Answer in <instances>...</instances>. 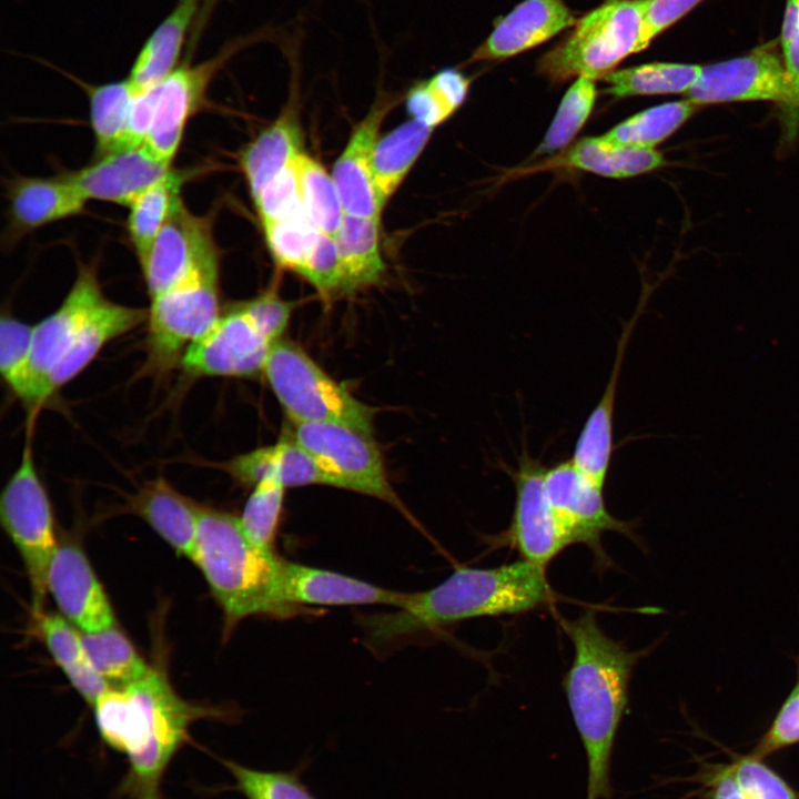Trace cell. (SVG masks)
<instances>
[{
	"label": "cell",
	"instance_id": "48",
	"mask_svg": "<svg viewBox=\"0 0 799 799\" xmlns=\"http://www.w3.org/2000/svg\"><path fill=\"white\" fill-rule=\"evenodd\" d=\"M704 0H641L643 40L647 48L653 39L684 18Z\"/></svg>",
	"mask_w": 799,
	"mask_h": 799
},
{
	"label": "cell",
	"instance_id": "12",
	"mask_svg": "<svg viewBox=\"0 0 799 799\" xmlns=\"http://www.w3.org/2000/svg\"><path fill=\"white\" fill-rule=\"evenodd\" d=\"M279 340L247 301L221 313L186 350L180 365L196 377H251L263 373Z\"/></svg>",
	"mask_w": 799,
	"mask_h": 799
},
{
	"label": "cell",
	"instance_id": "19",
	"mask_svg": "<svg viewBox=\"0 0 799 799\" xmlns=\"http://www.w3.org/2000/svg\"><path fill=\"white\" fill-rule=\"evenodd\" d=\"M170 170L171 164L158 159L143 143L97 158L89 165L64 175L87 201L130 206Z\"/></svg>",
	"mask_w": 799,
	"mask_h": 799
},
{
	"label": "cell",
	"instance_id": "3",
	"mask_svg": "<svg viewBox=\"0 0 799 799\" xmlns=\"http://www.w3.org/2000/svg\"><path fill=\"white\" fill-rule=\"evenodd\" d=\"M552 599L545 568L529 562L458 567L441 584L408 593L394 613L365 617L363 625L370 643L381 647L471 618L527 613Z\"/></svg>",
	"mask_w": 799,
	"mask_h": 799
},
{
	"label": "cell",
	"instance_id": "14",
	"mask_svg": "<svg viewBox=\"0 0 799 799\" xmlns=\"http://www.w3.org/2000/svg\"><path fill=\"white\" fill-rule=\"evenodd\" d=\"M544 487L553 509L572 535L574 544L586 545L593 552L598 567L606 568L611 564L601 546L603 534L616 532L636 540L633 524L609 513L604 485L583 472L572 459L545 468Z\"/></svg>",
	"mask_w": 799,
	"mask_h": 799
},
{
	"label": "cell",
	"instance_id": "49",
	"mask_svg": "<svg viewBox=\"0 0 799 799\" xmlns=\"http://www.w3.org/2000/svg\"><path fill=\"white\" fill-rule=\"evenodd\" d=\"M779 44L786 71L799 102V30L796 10L790 0H787Z\"/></svg>",
	"mask_w": 799,
	"mask_h": 799
},
{
	"label": "cell",
	"instance_id": "33",
	"mask_svg": "<svg viewBox=\"0 0 799 799\" xmlns=\"http://www.w3.org/2000/svg\"><path fill=\"white\" fill-rule=\"evenodd\" d=\"M188 174L170 170L143 191L129 206L127 229L140 264L169 219Z\"/></svg>",
	"mask_w": 799,
	"mask_h": 799
},
{
	"label": "cell",
	"instance_id": "36",
	"mask_svg": "<svg viewBox=\"0 0 799 799\" xmlns=\"http://www.w3.org/2000/svg\"><path fill=\"white\" fill-rule=\"evenodd\" d=\"M214 757L235 781L232 786H222L220 791H236L245 799H317L303 780L312 763L310 756L291 770H261L233 759Z\"/></svg>",
	"mask_w": 799,
	"mask_h": 799
},
{
	"label": "cell",
	"instance_id": "40",
	"mask_svg": "<svg viewBox=\"0 0 799 799\" xmlns=\"http://www.w3.org/2000/svg\"><path fill=\"white\" fill-rule=\"evenodd\" d=\"M33 326L3 314L0 322V373L10 391L33 414L30 358Z\"/></svg>",
	"mask_w": 799,
	"mask_h": 799
},
{
	"label": "cell",
	"instance_id": "2",
	"mask_svg": "<svg viewBox=\"0 0 799 799\" xmlns=\"http://www.w3.org/2000/svg\"><path fill=\"white\" fill-rule=\"evenodd\" d=\"M560 624L574 646L563 688L586 756V799H611L617 731L629 702L633 670L649 650L633 651L608 637L590 609Z\"/></svg>",
	"mask_w": 799,
	"mask_h": 799
},
{
	"label": "cell",
	"instance_id": "38",
	"mask_svg": "<svg viewBox=\"0 0 799 799\" xmlns=\"http://www.w3.org/2000/svg\"><path fill=\"white\" fill-rule=\"evenodd\" d=\"M699 109L689 99L658 104L624 120L605 138L627 146L655 149L675 133Z\"/></svg>",
	"mask_w": 799,
	"mask_h": 799
},
{
	"label": "cell",
	"instance_id": "23",
	"mask_svg": "<svg viewBox=\"0 0 799 799\" xmlns=\"http://www.w3.org/2000/svg\"><path fill=\"white\" fill-rule=\"evenodd\" d=\"M9 241L39 227L77 215L87 200L64 175L18 176L8 188Z\"/></svg>",
	"mask_w": 799,
	"mask_h": 799
},
{
	"label": "cell",
	"instance_id": "16",
	"mask_svg": "<svg viewBox=\"0 0 799 799\" xmlns=\"http://www.w3.org/2000/svg\"><path fill=\"white\" fill-rule=\"evenodd\" d=\"M216 247L211 214L195 215L180 198L140 264L150 299L181 282Z\"/></svg>",
	"mask_w": 799,
	"mask_h": 799
},
{
	"label": "cell",
	"instance_id": "15",
	"mask_svg": "<svg viewBox=\"0 0 799 799\" xmlns=\"http://www.w3.org/2000/svg\"><path fill=\"white\" fill-rule=\"evenodd\" d=\"M97 269L80 264L77 277L62 303L33 326L30 374L33 416L50 398L48 382L91 313L105 299Z\"/></svg>",
	"mask_w": 799,
	"mask_h": 799
},
{
	"label": "cell",
	"instance_id": "20",
	"mask_svg": "<svg viewBox=\"0 0 799 799\" xmlns=\"http://www.w3.org/2000/svg\"><path fill=\"white\" fill-rule=\"evenodd\" d=\"M564 0H524L502 18L469 61L503 60L535 48L576 24Z\"/></svg>",
	"mask_w": 799,
	"mask_h": 799
},
{
	"label": "cell",
	"instance_id": "30",
	"mask_svg": "<svg viewBox=\"0 0 799 799\" xmlns=\"http://www.w3.org/2000/svg\"><path fill=\"white\" fill-rule=\"evenodd\" d=\"M433 130L412 119L377 139L372 154V173L384 205L423 152Z\"/></svg>",
	"mask_w": 799,
	"mask_h": 799
},
{
	"label": "cell",
	"instance_id": "43",
	"mask_svg": "<svg viewBox=\"0 0 799 799\" xmlns=\"http://www.w3.org/2000/svg\"><path fill=\"white\" fill-rule=\"evenodd\" d=\"M285 488L273 477L263 478L254 486L240 517L247 535L267 549L274 546Z\"/></svg>",
	"mask_w": 799,
	"mask_h": 799
},
{
	"label": "cell",
	"instance_id": "47",
	"mask_svg": "<svg viewBox=\"0 0 799 799\" xmlns=\"http://www.w3.org/2000/svg\"><path fill=\"white\" fill-rule=\"evenodd\" d=\"M792 658L797 675L795 685L767 730L749 751L755 757L765 759L769 755L799 744V654Z\"/></svg>",
	"mask_w": 799,
	"mask_h": 799
},
{
	"label": "cell",
	"instance_id": "1",
	"mask_svg": "<svg viewBox=\"0 0 799 799\" xmlns=\"http://www.w3.org/2000/svg\"><path fill=\"white\" fill-rule=\"evenodd\" d=\"M92 708L101 740L127 758V772L115 788L118 799H165L164 775L190 740L192 724L237 717L233 709L182 699L166 676L153 668L133 684L108 689Z\"/></svg>",
	"mask_w": 799,
	"mask_h": 799
},
{
	"label": "cell",
	"instance_id": "17",
	"mask_svg": "<svg viewBox=\"0 0 799 799\" xmlns=\"http://www.w3.org/2000/svg\"><path fill=\"white\" fill-rule=\"evenodd\" d=\"M47 589L61 615L82 633H98L115 626L111 603L77 544L59 543L48 568Z\"/></svg>",
	"mask_w": 799,
	"mask_h": 799
},
{
	"label": "cell",
	"instance_id": "45",
	"mask_svg": "<svg viewBox=\"0 0 799 799\" xmlns=\"http://www.w3.org/2000/svg\"><path fill=\"white\" fill-rule=\"evenodd\" d=\"M731 763L746 799H799V791L763 759L748 752L735 756Z\"/></svg>",
	"mask_w": 799,
	"mask_h": 799
},
{
	"label": "cell",
	"instance_id": "34",
	"mask_svg": "<svg viewBox=\"0 0 799 799\" xmlns=\"http://www.w3.org/2000/svg\"><path fill=\"white\" fill-rule=\"evenodd\" d=\"M700 64L653 62L613 71L603 80L605 93L614 98L687 93L697 80Z\"/></svg>",
	"mask_w": 799,
	"mask_h": 799
},
{
	"label": "cell",
	"instance_id": "27",
	"mask_svg": "<svg viewBox=\"0 0 799 799\" xmlns=\"http://www.w3.org/2000/svg\"><path fill=\"white\" fill-rule=\"evenodd\" d=\"M225 469L241 484L256 485L266 477L280 481L285 487L305 485L333 486V479L316 461L289 437L256 448L227 462Z\"/></svg>",
	"mask_w": 799,
	"mask_h": 799
},
{
	"label": "cell",
	"instance_id": "39",
	"mask_svg": "<svg viewBox=\"0 0 799 799\" xmlns=\"http://www.w3.org/2000/svg\"><path fill=\"white\" fill-rule=\"evenodd\" d=\"M295 165L305 215L321 233L335 236L345 212L332 174L303 152L295 159Z\"/></svg>",
	"mask_w": 799,
	"mask_h": 799
},
{
	"label": "cell",
	"instance_id": "42",
	"mask_svg": "<svg viewBox=\"0 0 799 799\" xmlns=\"http://www.w3.org/2000/svg\"><path fill=\"white\" fill-rule=\"evenodd\" d=\"M266 245L277 266L299 274L321 232L305 213L263 225Z\"/></svg>",
	"mask_w": 799,
	"mask_h": 799
},
{
	"label": "cell",
	"instance_id": "35",
	"mask_svg": "<svg viewBox=\"0 0 799 799\" xmlns=\"http://www.w3.org/2000/svg\"><path fill=\"white\" fill-rule=\"evenodd\" d=\"M469 85L471 79L461 71L439 70L408 89L404 97L406 111L413 120L435 129L461 108Z\"/></svg>",
	"mask_w": 799,
	"mask_h": 799
},
{
	"label": "cell",
	"instance_id": "9",
	"mask_svg": "<svg viewBox=\"0 0 799 799\" xmlns=\"http://www.w3.org/2000/svg\"><path fill=\"white\" fill-rule=\"evenodd\" d=\"M778 42L756 47L746 54L706 64L687 99L704 107L726 102L771 101L782 111L785 136L799 129V102L786 71Z\"/></svg>",
	"mask_w": 799,
	"mask_h": 799
},
{
	"label": "cell",
	"instance_id": "51",
	"mask_svg": "<svg viewBox=\"0 0 799 799\" xmlns=\"http://www.w3.org/2000/svg\"><path fill=\"white\" fill-rule=\"evenodd\" d=\"M795 7L796 10V18H797V27L799 30V0H790Z\"/></svg>",
	"mask_w": 799,
	"mask_h": 799
},
{
	"label": "cell",
	"instance_id": "4",
	"mask_svg": "<svg viewBox=\"0 0 799 799\" xmlns=\"http://www.w3.org/2000/svg\"><path fill=\"white\" fill-rule=\"evenodd\" d=\"M191 560L222 609L225 634L247 617L303 613L286 599L285 559L255 543L233 514L200 505Z\"/></svg>",
	"mask_w": 799,
	"mask_h": 799
},
{
	"label": "cell",
	"instance_id": "5",
	"mask_svg": "<svg viewBox=\"0 0 799 799\" xmlns=\"http://www.w3.org/2000/svg\"><path fill=\"white\" fill-rule=\"evenodd\" d=\"M220 250L208 253L181 282L150 299L145 370L164 374L221 315Z\"/></svg>",
	"mask_w": 799,
	"mask_h": 799
},
{
	"label": "cell",
	"instance_id": "21",
	"mask_svg": "<svg viewBox=\"0 0 799 799\" xmlns=\"http://www.w3.org/2000/svg\"><path fill=\"white\" fill-rule=\"evenodd\" d=\"M283 583L287 601L297 608L305 605H387L396 609L404 606L408 596V593L289 560L284 562Z\"/></svg>",
	"mask_w": 799,
	"mask_h": 799
},
{
	"label": "cell",
	"instance_id": "13",
	"mask_svg": "<svg viewBox=\"0 0 799 799\" xmlns=\"http://www.w3.org/2000/svg\"><path fill=\"white\" fill-rule=\"evenodd\" d=\"M505 471L515 488L514 509L507 529L490 543L495 547L509 546L518 552L523 560L546 568L574 540L546 495L545 467L539 458L532 457L524 447L517 458V466H506Z\"/></svg>",
	"mask_w": 799,
	"mask_h": 799
},
{
	"label": "cell",
	"instance_id": "31",
	"mask_svg": "<svg viewBox=\"0 0 799 799\" xmlns=\"http://www.w3.org/2000/svg\"><path fill=\"white\" fill-rule=\"evenodd\" d=\"M380 226L381 221L345 214L334 236L351 294L378 283L385 271Z\"/></svg>",
	"mask_w": 799,
	"mask_h": 799
},
{
	"label": "cell",
	"instance_id": "6",
	"mask_svg": "<svg viewBox=\"0 0 799 799\" xmlns=\"http://www.w3.org/2000/svg\"><path fill=\"white\" fill-rule=\"evenodd\" d=\"M641 0H607L547 51L537 71L552 82L605 78L628 55L646 49Z\"/></svg>",
	"mask_w": 799,
	"mask_h": 799
},
{
	"label": "cell",
	"instance_id": "11",
	"mask_svg": "<svg viewBox=\"0 0 799 799\" xmlns=\"http://www.w3.org/2000/svg\"><path fill=\"white\" fill-rule=\"evenodd\" d=\"M270 29L230 40L213 57L192 64L183 62L155 84V110L145 146L161 161L171 164L181 144L189 120L205 104L208 89L216 73L239 51L269 39Z\"/></svg>",
	"mask_w": 799,
	"mask_h": 799
},
{
	"label": "cell",
	"instance_id": "18",
	"mask_svg": "<svg viewBox=\"0 0 799 799\" xmlns=\"http://www.w3.org/2000/svg\"><path fill=\"white\" fill-rule=\"evenodd\" d=\"M397 101L398 97L381 92L333 165L331 174L345 214L381 221L384 204L373 180L372 154L380 128Z\"/></svg>",
	"mask_w": 799,
	"mask_h": 799
},
{
	"label": "cell",
	"instance_id": "7",
	"mask_svg": "<svg viewBox=\"0 0 799 799\" xmlns=\"http://www.w3.org/2000/svg\"><path fill=\"white\" fill-rule=\"evenodd\" d=\"M263 373L291 423H337L373 435L374 409L333 380L294 342L279 340Z\"/></svg>",
	"mask_w": 799,
	"mask_h": 799
},
{
	"label": "cell",
	"instance_id": "37",
	"mask_svg": "<svg viewBox=\"0 0 799 799\" xmlns=\"http://www.w3.org/2000/svg\"><path fill=\"white\" fill-rule=\"evenodd\" d=\"M82 638L94 667L111 688L133 684L152 668L117 626L98 633H82Z\"/></svg>",
	"mask_w": 799,
	"mask_h": 799
},
{
	"label": "cell",
	"instance_id": "44",
	"mask_svg": "<svg viewBox=\"0 0 799 799\" xmlns=\"http://www.w3.org/2000/svg\"><path fill=\"white\" fill-rule=\"evenodd\" d=\"M299 274L324 299L331 300L351 294L334 236L320 234Z\"/></svg>",
	"mask_w": 799,
	"mask_h": 799
},
{
	"label": "cell",
	"instance_id": "22",
	"mask_svg": "<svg viewBox=\"0 0 799 799\" xmlns=\"http://www.w3.org/2000/svg\"><path fill=\"white\" fill-rule=\"evenodd\" d=\"M216 0H178L138 52L128 81L136 94L164 80L179 65L186 44Z\"/></svg>",
	"mask_w": 799,
	"mask_h": 799
},
{
	"label": "cell",
	"instance_id": "29",
	"mask_svg": "<svg viewBox=\"0 0 799 799\" xmlns=\"http://www.w3.org/2000/svg\"><path fill=\"white\" fill-rule=\"evenodd\" d=\"M36 630L71 686L92 707L111 687L94 667L83 643L82 631L62 615L34 614Z\"/></svg>",
	"mask_w": 799,
	"mask_h": 799
},
{
	"label": "cell",
	"instance_id": "32",
	"mask_svg": "<svg viewBox=\"0 0 799 799\" xmlns=\"http://www.w3.org/2000/svg\"><path fill=\"white\" fill-rule=\"evenodd\" d=\"M87 92L90 122L95 140V156L128 148L127 133L134 92L128 81L87 84L78 81ZM132 148V146H131Z\"/></svg>",
	"mask_w": 799,
	"mask_h": 799
},
{
	"label": "cell",
	"instance_id": "41",
	"mask_svg": "<svg viewBox=\"0 0 799 799\" xmlns=\"http://www.w3.org/2000/svg\"><path fill=\"white\" fill-rule=\"evenodd\" d=\"M594 80L580 77L565 93L559 108L535 154L542 155L565 148L584 127L596 101Z\"/></svg>",
	"mask_w": 799,
	"mask_h": 799
},
{
	"label": "cell",
	"instance_id": "25",
	"mask_svg": "<svg viewBox=\"0 0 799 799\" xmlns=\"http://www.w3.org/2000/svg\"><path fill=\"white\" fill-rule=\"evenodd\" d=\"M146 318V309L123 305L105 297L88 317L51 373L49 397L78 376L108 343L145 323Z\"/></svg>",
	"mask_w": 799,
	"mask_h": 799
},
{
	"label": "cell",
	"instance_id": "8",
	"mask_svg": "<svg viewBox=\"0 0 799 799\" xmlns=\"http://www.w3.org/2000/svg\"><path fill=\"white\" fill-rule=\"evenodd\" d=\"M1 525L18 550L29 579L34 614L47 596V574L59 546L51 503L28 436L20 463L0 495Z\"/></svg>",
	"mask_w": 799,
	"mask_h": 799
},
{
	"label": "cell",
	"instance_id": "26",
	"mask_svg": "<svg viewBox=\"0 0 799 799\" xmlns=\"http://www.w3.org/2000/svg\"><path fill=\"white\" fill-rule=\"evenodd\" d=\"M128 508L141 517L179 555L192 559L200 505L179 493L162 477L145 482Z\"/></svg>",
	"mask_w": 799,
	"mask_h": 799
},
{
	"label": "cell",
	"instance_id": "10",
	"mask_svg": "<svg viewBox=\"0 0 799 799\" xmlns=\"http://www.w3.org/2000/svg\"><path fill=\"white\" fill-rule=\"evenodd\" d=\"M287 437L316 461L336 488L380 498L414 520L390 484L372 436L337 423L313 422L292 423Z\"/></svg>",
	"mask_w": 799,
	"mask_h": 799
},
{
	"label": "cell",
	"instance_id": "46",
	"mask_svg": "<svg viewBox=\"0 0 799 799\" xmlns=\"http://www.w3.org/2000/svg\"><path fill=\"white\" fill-rule=\"evenodd\" d=\"M262 225L303 213L295 160L253 199Z\"/></svg>",
	"mask_w": 799,
	"mask_h": 799
},
{
	"label": "cell",
	"instance_id": "28",
	"mask_svg": "<svg viewBox=\"0 0 799 799\" xmlns=\"http://www.w3.org/2000/svg\"><path fill=\"white\" fill-rule=\"evenodd\" d=\"M302 128L293 105L246 144L240 165L252 199L302 153Z\"/></svg>",
	"mask_w": 799,
	"mask_h": 799
},
{
	"label": "cell",
	"instance_id": "50",
	"mask_svg": "<svg viewBox=\"0 0 799 799\" xmlns=\"http://www.w3.org/2000/svg\"><path fill=\"white\" fill-rule=\"evenodd\" d=\"M704 782L709 789V799H746L731 762L710 767Z\"/></svg>",
	"mask_w": 799,
	"mask_h": 799
},
{
	"label": "cell",
	"instance_id": "24",
	"mask_svg": "<svg viewBox=\"0 0 799 799\" xmlns=\"http://www.w3.org/2000/svg\"><path fill=\"white\" fill-rule=\"evenodd\" d=\"M666 164L664 155L655 149L621 145L601 135L584 138L542 163L513 171L512 176L556 169H576L601 176L625 179L655 171Z\"/></svg>",
	"mask_w": 799,
	"mask_h": 799
}]
</instances>
